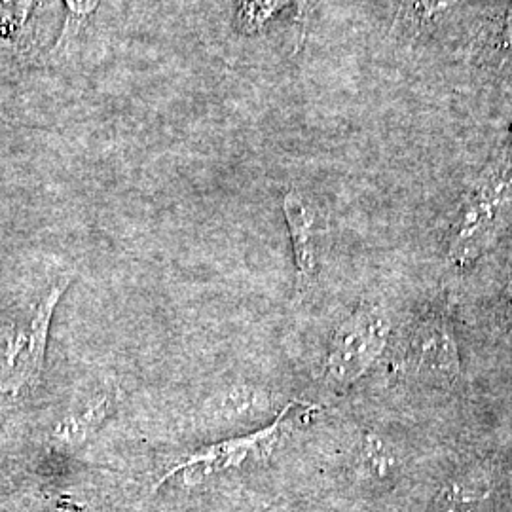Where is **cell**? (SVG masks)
<instances>
[{"label": "cell", "mask_w": 512, "mask_h": 512, "mask_svg": "<svg viewBox=\"0 0 512 512\" xmlns=\"http://www.w3.org/2000/svg\"><path fill=\"white\" fill-rule=\"evenodd\" d=\"M512 220V160L507 152L495 156L476 179L454 222L448 258L467 266L484 255Z\"/></svg>", "instance_id": "obj_1"}, {"label": "cell", "mask_w": 512, "mask_h": 512, "mask_svg": "<svg viewBox=\"0 0 512 512\" xmlns=\"http://www.w3.org/2000/svg\"><path fill=\"white\" fill-rule=\"evenodd\" d=\"M283 213L293 241L296 264V287L306 293L317 275V238H315V213L306 198L291 190L283 198Z\"/></svg>", "instance_id": "obj_6"}, {"label": "cell", "mask_w": 512, "mask_h": 512, "mask_svg": "<svg viewBox=\"0 0 512 512\" xmlns=\"http://www.w3.org/2000/svg\"><path fill=\"white\" fill-rule=\"evenodd\" d=\"M461 0H412L414 12L423 21H435L454 10Z\"/></svg>", "instance_id": "obj_12"}, {"label": "cell", "mask_w": 512, "mask_h": 512, "mask_svg": "<svg viewBox=\"0 0 512 512\" xmlns=\"http://www.w3.org/2000/svg\"><path fill=\"white\" fill-rule=\"evenodd\" d=\"M69 285L71 279L67 277L52 285L29 317L8 334L0 363V395L14 397L23 389L38 384L46 361L54 311Z\"/></svg>", "instance_id": "obj_2"}, {"label": "cell", "mask_w": 512, "mask_h": 512, "mask_svg": "<svg viewBox=\"0 0 512 512\" xmlns=\"http://www.w3.org/2000/svg\"><path fill=\"white\" fill-rule=\"evenodd\" d=\"M101 0H63L65 6V25L63 33L57 40V50H69L76 38L84 31V27L90 23L93 14L97 12Z\"/></svg>", "instance_id": "obj_10"}, {"label": "cell", "mask_w": 512, "mask_h": 512, "mask_svg": "<svg viewBox=\"0 0 512 512\" xmlns=\"http://www.w3.org/2000/svg\"><path fill=\"white\" fill-rule=\"evenodd\" d=\"M296 404L298 403L287 404L281 410V414L275 418L274 423L266 425L264 429H260L256 433L239 437V439L222 440V442L205 446L200 452L188 456L181 463H177L175 467H171L165 476L158 480L156 488H160L165 480H169L171 476L179 475V473H184L186 482H202L207 476L217 475V473L234 469V467H241L249 459L268 456L283 431V425L287 421L289 412Z\"/></svg>", "instance_id": "obj_4"}, {"label": "cell", "mask_w": 512, "mask_h": 512, "mask_svg": "<svg viewBox=\"0 0 512 512\" xmlns=\"http://www.w3.org/2000/svg\"><path fill=\"white\" fill-rule=\"evenodd\" d=\"M289 0H239V27L247 33H255L268 19L275 16Z\"/></svg>", "instance_id": "obj_11"}, {"label": "cell", "mask_w": 512, "mask_h": 512, "mask_svg": "<svg viewBox=\"0 0 512 512\" xmlns=\"http://www.w3.org/2000/svg\"><path fill=\"white\" fill-rule=\"evenodd\" d=\"M109 397H101L82 406L80 412L67 416L55 429L54 437L61 444L74 448L84 444V440L105 421L109 414Z\"/></svg>", "instance_id": "obj_8"}, {"label": "cell", "mask_w": 512, "mask_h": 512, "mask_svg": "<svg viewBox=\"0 0 512 512\" xmlns=\"http://www.w3.org/2000/svg\"><path fill=\"white\" fill-rule=\"evenodd\" d=\"M37 0H0V46H16L25 35Z\"/></svg>", "instance_id": "obj_9"}, {"label": "cell", "mask_w": 512, "mask_h": 512, "mask_svg": "<svg viewBox=\"0 0 512 512\" xmlns=\"http://www.w3.org/2000/svg\"><path fill=\"white\" fill-rule=\"evenodd\" d=\"M505 35H507V40L512 44V4L509 12H507V19H505Z\"/></svg>", "instance_id": "obj_13"}, {"label": "cell", "mask_w": 512, "mask_h": 512, "mask_svg": "<svg viewBox=\"0 0 512 512\" xmlns=\"http://www.w3.org/2000/svg\"><path fill=\"white\" fill-rule=\"evenodd\" d=\"M494 497V475L471 465L450 476L435 497V512H486Z\"/></svg>", "instance_id": "obj_7"}, {"label": "cell", "mask_w": 512, "mask_h": 512, "mask_svg": "<svg viewBox=\"0 0 512 512\" xmlns=\"http://www.w3.org/2000/svg\"><path fill=\"white\" fill-rule=\"evenodd\" d=\"M410 363L421 378L437 385L456 382L459 355L452 325L442 317H427L412 330L408 346Z\"/></svg>", "instance_id": "obj_5"}, {"label": "cell", "mask_w": 512, "mask_h": 512, "mask_svg": "<svg viewBox=\"0 0 512 512\" xmlns=\"http://www.w3.org/2000/svg\"><path fill=\"white\" fill-rule=\"evenodd\" d=\"M306 2H308V4H310V6H311V0H306Z\"/></svg>", "instance_id": "obj_14"}, {"label": "cell", "mask_w": 512, "mask_h": 512, "mask_svg": "<svg viewBox=\"0 0 512 512\" xmlns=\"http://www.w3.org/2000/svg\"><path fill=\"white\" fill-rule=\"evenodd\" d=\"M389 325L384 315L372 306H361L334 330L325 372L332 384L346 387L357 382L387 344Z\"/></svg>", "instance_id": "obj_3"}]
</instances>
